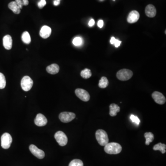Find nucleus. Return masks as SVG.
I'll return each mask as SVG.
<instances>
[{
	"mask_svg": "<svg viewBox=\"0 0 166 166\" xmlns=\"http://www.w3.org/2000/svg\"><path fill=\"white\" fill-rule=\"evenodd\" d=\"M104 151L106 153L110 155L119 154L121 151L122 147L120 144L117 143H107L105 145Z\"/></svg>",
	"mask_w": 166,
	"mask_h": 166,
	"instance_id": "f257e3e1",
	"label": "nucleus"
},
{
	"mask_svg": "<svg viewBox=\"0 0 166 166\" xmlns=\"http://www.w3.org/2000/svg\"><path fill=\"white\" fill-rule=\"evenodd\" d=\"M96 137L100 145L101 146H105L109 143L108 135L103 130H98L96 133Z\"/></svg>",
	"mask_w": 166,
	"mask_h": 166,
	"instance_id": "f03ea898",
	"label": "nucleus"
},
{
	"mask_svg": "<svg viewBox=\"0 0 166 166\" xmlns=\"http://www.w3.org/2000/svg\"><path fill=\"white\" fill-rule=\"evenodd\" d=\"M133 75V73L131 70L123 69L117 72L116 76L121 81H126L130 80Z\"/></svg>",
	"mask_w": 166,
	"mask_h": 166,
	"instance_id": "7ed1b4c3",
	"label": "nucleus"
},
{
	"mask_svg": "<svg viewBox=\"0 0 166 166\" xmlns=\"http://www.w3.org/2000/svg\"><path fill=\"white\" fill-rule=\"evenodd\" d=\"M12 137L8 133H4L1 137V145L2 148L8 149L12 143Z\"/></svg>",
	"mask_w": 166,
	"mask_h": 166,
	"instance_id": "20e7f679",
	"label": "nucleus"
},
{
	"mask_svg": "<svg viewBox=\"0 0 166 166\" xmlns=\"http://www.w3.org/2000/svg\"><path fill=\"white\" fill-rule=\"evenodd\" d=\"M33 84V80L29 76H26L24 77L21 80V88L25 91H30L32 88Z\"/></svg>",
	"mask_w": 166,
	"mask_h": 166,
	"instance_id": "39448f33",
	"label": "nucleus"
},
{
	"mask_svg": "<svg viewBox=\"0 0 166 166\" xmlns=\"http://www.w3.org/2000/svg\"><path fill=\"white\" fill-rule=\"evenodd\" d=\"M54 138L60 146H65L68 143V137L65 133L61 131H58L55 133Z\"/></svg>",
	"mask_w": 166,
	"mask_h": 166,
	"instance_id": "423d86ee",
	"label": "nucleus"
},
{
	"mask_svg": "<svg viewBox=\"0 0 166 166\" xmlns=\"http://www.w3.org/2000/svg\"><path fill=\"white\" fill-rule=\"evenodd\" d=\"M75 114L72 112H62L59 115L60 121L64 123H68L71 122L75 118Z\"/></svg>",
	"mask_w": 166,
	"mask_h": 166,
	"instance_id": "0eeeda50",
	"label": "nucleus"
},
{
	"mask_svg": "<svg viewBox=\"0 0 166 166\" xmlns=\"http://www.w3.org/2000/svg\"><path fill=\"white\" fill-rule=\"evenodd\" d=\"M77 96L84 102H88L90 99V94L86 91L82 89H77L75 90Z\"/></svg>",
	"mask_w": 166,
	"mask_h": 166,
	"instance_id": "6e6552de",
	"label": "nucleus"
},
{
	"mask_svg": "<svg viewBox=\"0 0 166 166\" xmlns=\"http://www.w3.org/2000/svg\"><path fill=\"white\" fill-rule=\"evenodd\" d=\"M30 151L34 156L38 159H42L45 156V153L44 151L41 149L38 148L37 146L33 144H31L29 147Z\"/></svg>",
	"mask_w": 166,
	"mask_h": 166,
	"instance_id": "1a4fd4ad",
	"label": "nucleus"
},
{
	"mask_svg": "<svg viewBox=\"0 0 166 166\" xmlns=\"http://www.w3.org/2000/svg\"><path fill=\"white\" fill-rule=\"evenodd\" d=\"M152 97L157 104L163 105L165 103L166 101V98L164 95L158 91L153 92L152 94Z\"/></svg>",
	"mask_w": 166,
	"mask_h": 166,
	"instance_id": "9d476101",
	"label": "nucleus"
},
{
	"mask_svg": "<svg viewBox=\"0 0 166 166\" xmlns=\"http://www.w3.org/2000/svg\"><path fill=\"white\" fill-rule=\"evenodd\" d=\"M140 15L139 13L136 10H133L130 13L127 17V21L129 23L133 24L138 21L139 19Z\"/></svg>",
	"mask_w": 166,
	"mask_h": 166,
	"instance_id": "9b49d317",
	"label": "nucleus"
},
{
	"mask_svg": "<svg viewBox=\"0 0 166 166\" xmlns=\"http://www.w3.org/2000/svg\"><path fill=\"white\" fill-rule=\"evenodd\" d=\"M35 124L38 126H43L46 125L48 121L45 116L42 114H37L34 120Z\"/></svg>",
	"mask_w": 166,
	"mask_h": 166,
	"instance_id": "f8f14e48",
	"label": "nucleus"
},
{
	"mask_svg": "<svg viewBox=\"0 0 166 166\" xmlns=\"http://www.w3.org/2000/svg\"><path fill=\"white\" fill-rule=\"evenodd\" d=\"M145 13L146 15L149 18H153L156 15V8L153 5H148L145 8Z\"/></svg>",
	"mask_w": 166,
	"mask_h": 166,
	"instance_id": "ddd939ff",
	"label": "nucleus"
},
{
	"mask_svg": "<svg viewBox=\"0 0 166 166\" xmlns=\"http://www.w3.org/2000/svg\"><path fill=\"white\" fill-rule=\"evenodd\" d=\"M13 40L11 36L7 35L3 38V46L6 50H10L12 47Z\"/></svg>",
	"mask_w": 166,
	"mask_h": 166,
	"instance_id": "4468645a",
	"label": "nucleus"
},
{
	"mask_svg": "<svg viewBox=\"0 0 166 166\" xmlns=\"http://www.w3.org/2000/svg\"><path fill=\"white\" fill-rule=\"evenodd\" d=\"M51 33V28L47 26L42 27L40 31V35L43 38H47L50 37Z\"/></svg>",
	"mask_w": 166,
	"mask_h": 166,
	"instance_id": "2eb2a0df",
	"label": "nucleus"
},
{
	"mask_svg": "<svg viewBox=\"0 0 166 166\" xmlns=\"http://www.w3.org/2000/svg\"><path fill=\"white\" fill-rule=\"evenodd\" d=\"M60 70L59 66L56 64H52L47 66L46 71L48 73L51 74H55L58 73Z\"/></svg>",
	"mask_w": 166,
	"mask_h": 166,
	"instance_id": "dca6fc26",
	"label": "nucleus"
},
{
	"mask_svg": "<svg viewBox=\"0 0 166 166\" xmlns=\"http://www.w3.org/2000/svg\"><path fill=\"white\" fill-rule=\"evenodd\" d=\"M110 114L111 116H115L120 111V107L118 105L114 103H112L110 106Z\"/></svg>",
	"mask_w": 166,
	"mask_h": 166,
	"instance_id": "f3484780",
	"label": "nucleus"
},
{
	"mask_svg": "<svg viewBox=\"0 0 166 166\" xmlns=\"http://www.w3.org/2000/svg\"><path fill=\"white\" fill-rule=\"evenodd\" d=\"M8 6L9 9H11L15 14H19L20 13V12H21L20 8L15 1H12L10 2Z\"/></svg>",
	"mask_w": 166,
	"mask_h": 166,
	"instance_id": "a211bd4d",
	"label": "nucleus"
},
{
	"mask_svg": "<svg viewBox=\"0 0 166 166\" xmlns=\"http://www.w3.org/2000/svg\"><path fill=\"white\" fill-rule=\"evenodd\" d=\"M166 145L165 144L159 143L153 147L154 151H160L163 154L166 153Z\"/></svg>",
	"mask_w": 166,
	"mask_h": 166,
	"instance_id": "6ab92c4d",
	"label": "nucleus"
},
{
	"mask_svg": "<svg viewBox=\"0 0 166 166\" xmlns=\"http://www.w3.org/2000/svg\"><path fill=\"white\" fill-rule=\"evenodd\" d=\"M21 38L22 41L26 44H29L31 42V38L29 33L27 31H24L23 33Z\"/></svg>",
	"mask_w": 166,
	"mask_h": 166,
	"instance_id": "aec40b11",
	"label": "nucleus"
},
{
	"mask_svg": "<svg viewBox=\"0 0 166 166\" xmlns=\"http://www.w3.org/2000/svg\"><path fill=\"white\" fill-rule=\"evenodd\" d=\"M144 137H145V139H146L145 144L147 145H149V144L152 142L154 139V135L152 133H151V132L145 133Z\"/></svg>",
	"mask_w": 166,
	"mask_h": 166,
	"instance_id": "412c9836",
	"label": "nucleus"
},
{
	"mask_svg": "<svg viewBox=\"0 0 166 166\" xmlns=\"http://www.w3.org/2000/svg\"><path fill=\"white\" fill-rule=\"evenodd\" d=\"M108 85H109V81L107 78L105 77H101V80H100L99 82V87L101 88L104 89L106 88Z\"/></svg>",
	"mask_w": 166,
	"mask_h": 166,
	"instance_id": "4be33fe9",
	"label": "nucleus"
},
{
	"mask_svg": "<svg viewBox=\"0 0 166 166\" xmlns=\"http://www.w3.org/2000/svg\"><path fill=\"white\" fill-rule=\"evenodd\" d=\"M80 75L84 79H87L91 76L92 74H91V70H90L89 69L86 68L81 71Z\"/></svg>",
	"mask_w": 166,
	"mask_h": 166,
	"instance_id": "5701e85b",
	"label": "nucleus"
},
{
	"mask_svg": "<svg viewBox=\"0 0 166 166\" xmlns=\"http://www.w3.org/2000/svg\"><path fill=\"white\" fill-rule=\"evenodd\" d=\"M68 166H84V164L80 160L74 159L70 162Z\"/></svg>",
	"mask_w": 166,
	"mask_h": 166,
	"instance_id": "b1692460",
	"label": "nucleus"
},
{
	"mask_svg": "<svg viewBox=\"0 0 166 166\" xmlns=\"http://www.w3.org/2000/svg\"><path fill=\"white\" fill-rule=\"evenodd\" d=\"M6 85L5 77L3 74L0 73V89L5 88Z\"/></svg>",
	"mask_w": 166,
	"mask_h": 166,
	"instance_id": "393cba45",
	"label": "nucleus"
},
{
	"mask_svg": "<svg viewBox=\"0 0 166 166\" xmlns=\"http://www.w3.org/2000/svg\"><path fill=\"white\" fill-rule=\"evenodd\" d=\"M73 45L76 46H80L83 43V40H82V38L79 37H76L73 39Z\"/></svg>",
	"mask_w": 166,
	"mask_h": 166,
	"instance_id": "a878e982",
	"label": "nucleus"
},
{
	"mask_svg": "<svg viewBox=\"0 0 166 166\" xmlns=\"http://www.w3.org/2000/svg\"><path fill=\"white\" fill-rule=\"evenodd\" d=\"M130 119H131V121H133V122L136 123L137 125H138L139 124L140 121L139 119H138L137 116L132 114V115H131V116H130Z\"/></svg>",
	"mask_w": 166,
	"mask_h": 166,
	"instance_id": "bb28decb",
	"label": "nucleus"
},
{
	"mask_svg": "<svg viewBox=\"0 0 166 166\" xmlns=\"http://www.w3.org/2000/svg\"><path fill=\"white\" fill-rule=\"evenodd\" d=\"M46 4L45 0H40V1L38 3V7L39 8H43Z\"/></svg>",
	"mask_w": 166,
	"mask_h": 166,
	"instance_id": "cd10ccee",
	"label": "nucleus"
},
{
	"mask_svg": "<svg viewBox=\"0 0 166 166\" xmlns=\"http://www.w3.org/2000/svg\"><path fill=\"white\" fill-rule=\"evenodd\" d=\"M15 2L20 7V9H22V7L23 6L22 0H15Z\"/></svg>",
	"mask_w": 166,
	"mask_h": 166,
	"instance_id": "c85d7f7f",
	"label": "nucleus"
},
{
	"mask_svg": "<svg viewBox=\"0 0 166 166\" xmlns=\"http://www.w3.org/2000/svg\"><path fill=\"white\" fill-rule=\"evenodd\" d=\"M103 24H104V22H103V20H99L98 21V26L100 28L103 27Z\"/></svg>",
	"mask_w": 166,
	"mask_h": 166,
	"instance_id": "c756f323",
	"label": "nucleus"
},
{
	"mask_svg": "<svg viewBox=\"0 0 166 166\" xmlns=\"http://www.w3.org/2000/svg\"><path fill=\"white\" fill-rule=\"evenodd\" d=\"M121 42L120 40H117V39H116V41H115V43H114V45H115V47L116 48H118L120 46V45H121Z\"/></svg>",
	"mask_w": 166,
	"mask_h": 166,
	"instance_id": "7c9ffc66",
	"label": "nucleus"
},
{
	"mask_svg": "<svg viewBox=\"0 0 166 166\" xmlns=\"http://www.w3.org/2000/svg\"><path fill=\"white\" fill-rule=\"evenodd\" d=\"M94 24H95V20L93 19H91L89 22V26L90 27H92V26H94Z\"/></svg>",
	"mask_w": 166,
	"mask_h": 166,
	"instance_id": "2f4dec72",
	"label": "nucleus"
},
{
	"mask_svg": "<svg viewBox=\"0 0 166 166\" xmlns=\"http://www.w3.org/2000/svg\"><path fill=\"white\" fill-rule=\"evenodd\" d=\"M115 41H116V39L114 37H112L110 40L111 44H114V43H115Z\"/></svg>",
	"mask_w": 166,
	"mask_h": 166,
	"instance_id": "473e14b6",
	"label": "nucleus"
},
{
	"mask_svg": "<svg viewBox=\"0 0 166 166\" xmlns=\"http://www.w3.org/2000/svg\"><path fill=\"white\" fill-rule=\"evenodd\" d=\"M23 6H27L29 4V1L28 0H22Z\"/></svg>",
	"mask_w": 166,
	"mask_h": 166,
	"instance_id": "72a5a7b5",
	"label": "nucleus"
},
{
	"mask_svg": "<svg viewBox=\"0 0 166 166\" xmlns=\"http://www.w3.org/2000/svg\"><path fill=\"white\" fill-rule=\"evenodd\" d=\"M60 3V1H58L57 0H54V6H57L59 5Z\"/></svg>",
	"mask_w": 166,
	"mask_h": 166,
	"instance_id": "f704fd0d",
	"label": "nucleus"
},
{
	"mask_svg": "<svg viewBox=\"0 0 166 166\" xmlns=\"http://www.w3.org/2000/svg\"><path fill=\"white\" fill-rule=\"evenodd\" d=\"M57 1H61V0H57Z\"/></svg>",
	"mask_w": 166,
	"mask_h": 166,
	"instance_id": "c9c22d12",
	"label": "nucleus"
},
{
	"mask_svg": "<svg viewBox=\"0 0 166 166\" xmlns=\"http://www.w3.org/2000/svg\"><path fill=\"white\" fill-rule=\"evenodd\" d=\"M113 1H115V0H113Z\"/></svg>",
	"mask_w": 166,
	"mask_h": 166,
	"instance_id": "e433bc0d",
	"label": "nucleus"
}]
</instances>
